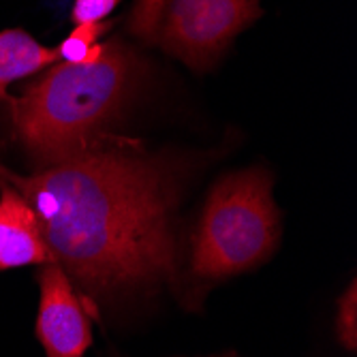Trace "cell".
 <instances>
[{
    "label": "cell",
    "instance_id": "6",
    "mask_svg": "<svg viewBox=\"0 0 357 357\" xmlns=\"http://www.w3.org/2000/svg\"><path fill=\"white\" fill-rule=\"evenodd\" d=\"M54 264L39 218L22 195L0 180V270Z\"/></svg>",
    "mask_w": 357,
    "mask_h": 357
},
{
    "label": "cell",
    "instance_id": "8",
    "mask_svg": "<svg viewBox=\"0 0 357 357\" xmlns=\"http://www.w3.org/2000/svg\"><path fill=\"white\" fill-rule=\"evenodd\" d=\"M112 28V22L103 20V22H84V24H75L73 32L64 39L58 47V56L64 62L71 64H79V62H90L99 56L101 52V43L99 39L105 35V32Z\"/></svg>",
    "mask_w": 357,
    "mask_h": 357
},
{
    "label": "cell",
    "instance_id": "1",
    "mask_svg": "<svg viewBox=\"0 0 357 357\" xmlns=\"http://www.w3.org/2000/svg\"><path fill=\"white\" fill-rule=\"evenodd\" d=\"M0 180L35 210L54 264L86 289L137 287L176 272L172 160L101 135L28 176L0 165Z\"/></svg>",
    "mask_w": 357,
    "mask_h": 357
},
{
    "label": "cell",
    "instance_id": "7",
    "mask_svg": "<svg viewBox=\"0 0 357 357\" xmlns=\"http://www.w3.org/2000/svg\"><path fill=\"white\" fill-rule=\"evenodd\" d=\"M60 60L58 50L41 45L24 30L0 32V99L7 96V88L32 73Z\"/></svg>",
    "mask_w": 357,
    "mask_h": 357
},
{
    "label": "cell",
    "instance_id": "2",
    "mask_svg": "<svg viewBox=\"0 0 357 357\" xmlns=\"http://www.w3.org/2000/svg\"><path fill=\"white\" fill-rule=\"evenodd\" d=\"M142 75L139 58L109 41L90 62H62L13 101L15 137L39 167L58 163L101 137Z\"/></svg>",
    "mask_w": 357,
    "mask_h": 357
},
{
    "label": "cell",
    "instance_id": "4",
    "mask_svg": "<svg viewBox=\"0 0 357 357\" xmlns=\"http://www.w3.org/2000/svg\"><path fill=\"white\" fill-rule=\"evenodd\" d=\"M261 15V0H174L160 45L192 69H208Z\"/></svg>",
    "mask_w": 357,
    "mask_h": 357
},
{
    "label": "cell",
    "instance_id": "5",
    "mask_svg": "<svg viewBox=\"0 0 357 357\" xmlns=\"http://www.w3.org/2000/svg\"><path fill=\"white\" fill-rule=\"evenodd\" d=\"M35 332L47 357H82L92 342L90 321L69 274L58 264H45L39 272Z\"/></svg>",
    "mask_w": 357,
    "mask_h": 357
},
{
    "label": "cell",
    "instance_id": "10",
    "mask_svg": "<svg viewBox=\"0 0 357 357\" xmlns=\"http://www.w3.org/2000/svg\"><path fill=\"white\" fill-rule=\"evenodd\" d=\"M120 0H75L71 20L75 24L84 22H103L116 7Z\"/></svg>",
    "mask_w": 357,
    "mask_h": 357
},
{
    "label": "cell",
    "instance_id": "3",
    "mask_svg": "<svg viewBox=\"0 0 357 357\" xmlns=\"http://www.w3.org/2000/svg\"><path fill=\"white\" fill-rule=\"evenodd\" d=\"M278 242L272 178L252 167L225 176L212 190L192 236L190 266L204 278L234 276L261 264Z\"/></svg>",
    "mask_w": 357,
    "mask_h": 357
},
{
    "label": "cell",
    "instance_id": "9",
    "mask_svg": "<svg viewBox=\"0 0 357 357\" xmlns=\"http://www.w3.org/2000/svg\"><path fill=\"white\" fill-rule=\"evenodd\" d=\"M355 314H357L355 284H351L347 296H342V300H340V310H338V321H336L338 338L349 351H355V344H357V319H355Z\"/></svg>",
    "mask_w": 357,
    "mask_h": 357
},
{
    "label": "cell",
    "instance_id": "11",
    "mask_svg": "<svg viewBox=\"0 0 357 357\" xmlns=\"http://www.w3.org/2000/svg\"><path fill=\"white\" fill-rule=\"evenodd\" d=\"M227 357H234V355H227Z\"/></svg>",
    "mask_w": 357,
    "mask_h": 357
}]
</instances>
